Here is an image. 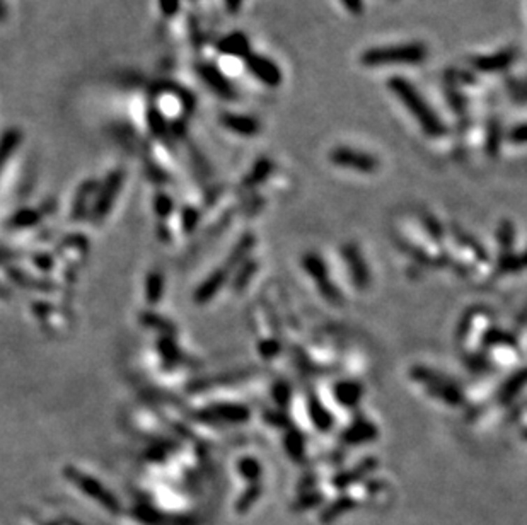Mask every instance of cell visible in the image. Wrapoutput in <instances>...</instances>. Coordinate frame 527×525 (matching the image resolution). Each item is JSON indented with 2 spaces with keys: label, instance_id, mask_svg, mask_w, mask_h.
Masks as SVG:
<instances>
[{
  "label": "cell",
  "instance_id": "cell-33",
  "mask_svg": "<svg viewBox=\"0 0 527 525\" xmlns=\"http://www.w3.org/2000/svg\"><path fill=\"white\" fill-rule=\"evenodd\" d=\"M424 225L433 239H442V234H444V230H442V225L439 222H437L435 217H430V215H427V217H425Z\"/></svg>",
  "mask_w": 527,
  "mask_h": 525
},
{
  "label": "cell",
  "instance_id": "cell-30",
  "mask_svg": "<svg viewBox=\"0 0 527 525\" xmlns=\"http://www.w3.org/2000/svg\"><path fill=\"white\" fill-rule=\"evenodd\" d=\"M502 126L493 125L490 130V137H488V150H490L491 156L498 152V147L502 144Z\"/></svg>",
  "mask_w": 527,
  "mask_h": 525
},
{
  "label": "cell",
  "instance_id": "cell-6",
  "mask_svg": "<svg viewBox=\"0 0 527 525\" xmlns=\"http://www.w3.org/2000/svg\"><path fill=\"white\" fill-rule=\"evenodd\" d=\"M196 72H198L200 79L203 80L205 86L210 89L214 94L219 96V98H222V99L236 98L234 86H232L231 80L224 75V72L220 71L217 65L208 64V61H201L198 67H196Z\"/></svg>",
  "mask_w": 527,
  "mask_h": 525
},
{
  "label": "cell",
  "instance_id": "cell-4",
  "mask_svg": "<svg viewBox=\"0 0 527 525\" xmlns=\"http://www.w3.org/2000/svg\"><path fill=\"white\" fill-rule=\"evenodd\" d=\"M329 161L338 168L352 169L362 175H374L379 169V159L369 152L354 149V147H335L329 152Z\"/></svg>",
  "mask_w": 527,
  "mask_h": 525
},
{
  "label": "cell",
  "instance_id": "cell-17",
  "mask_svg": "<svg viewBox=\"0 0 527 525\" xmlns=\"http://www.w3.org/2000/svg\"><path fill=\"white\" fill-rule=\"evenodd\" d=\"M271 171H273V162L263 157V159H259L257 164H254L253 171L246 176V179H244V186L253 188V186H257V184L263 183V181L271 175Z\"/></svg>",
  "mask_w": 527,
  "mask_h": 525
},
{
  "label": "cell",
  "instance_id": "cell-28",
  "mask_svg": "<svg viewBox=\"0 0 527 525\" xmlns=\"http://www.w3.org/2000/svg\"><path fill=\"white\" fill-rule=\"evenodd\" d=\"M239 473H243L246 478H258L259 473H261V467H259V462L257 459L251 457H244L241 462H239Z\"/></svg>",
  "mask_w": 527,
  "mask_h": 525
},
{
  "label": "cell",
  "instance_id": "cell-18",
  "mask_svg": "<svg viewBox=\"0 0 527 525\" xmlns=\"http://www.w3.org/2000/svg\"><path fill=\"white\" fill-rule=\"evenodd\" d=\"M285 449L294 461H301L305 452V438L299 430H289L285 435Z\"/></svg>",
  "mask_w": 527,
  "mask_h": 525
},
{
  "label": "cell",
  "instance_id": "cell-32",
  "mask_svg": "<svg viewBox=\"0 0 527 525\" xmlns=\"http://www.w3.org/2000/svg\"><path fill=\"white\" fill-rule=\"evenodd\" d=\"M265 422L273 424V427H277V428H285L290 424L289 418L285 416V413H280V411L265 413Z\"/></svg>",
  "mask_w": 527,
  "mask_h": 525
},
{
  "label": "cell",
  "instance_id": "cell-3",
  "mask_svg": "<svg viewBox=\"0 0 527 525\" xmlns=\"http://www.w3.org/2000/svg\"><path fill=\"white\" fill-rule=\"evenodd\" d=\"M412 377L414 380H420L427 385L428 394L440 399L442 403H447L449 406H459L464 403V396L461 389H457L447 377L433 372L427 367H413Z\"/></svg>",
  "mask_w": 527,
  "mask_h": 525
},
{
  "label": "cell",
  "instance_id": "cell-25",
  "mask_svg": "<svg viewBox=\"0 0 527 525\" xmlns=\"http://www.w3.org/2000/svg\"><path fill=\"white\" fill-rule=\"evenodd\" d=\"M79 481H80V486H82L84 491H87L89 495L94 496L96 500L101 501V503L108 505V507H115V503L111 501L110 495H108L106 491H103V489H101L98 485H94L96 481H89V480H79Z\"/></svg>",
  "mask_w": 527,
  "mask_h": 525
},
{
  "label": "cell",
  "instance_id": "cell-14",
  "mask_svg": "<svg viewBox=\"0 0 527 525\" xmlns=\"http://www.w3.org/2000/svg\"><path fill=\"white\" fill-rule=\"evenodd\" d=\"M217 50H219L222 55L244 59V57L250 53V40H247L246 34L236 31V33L224 36L222 40L219 41V45H217Z\"/></svg>",
  "mask_w": 527,
  "mask_h": 525
},
{
  "label": "cell",
  "instance_id": "cell-13",
  "mask_svg": "<svg viewBox=\"0 0 527 525\" xmlns=\"http://www.w3.org/2000/svg\"><path fill=\"white\" fill-rule=\"evenodd\" d=\"M229 272H231V269H229L227 266H224V268H219V269H215L214 273H210L207 280H205L203 283L196 288L195 302L205 304V302H208V300L214 299L217 293L220 292V288L226 285V281L229 278Z\"/></svg>",
  "mask_w": 527,
  "mask_h": 525
},
{
  "label": "cell",
  "instance_id": "cell-27",
  "mask_svg": "<svg viewBox=\"0 0 527 525\" xmlns=\"http://www.w3.org/2000/svg\"><path fill=\"white\" fill-rule=\"evenodd\" d=\"M317 287H319L321 295H323L324 299L328 300V302L340 304L343 300V297H342V293H340L338 287H336V285H333L331 280L324 281V283H319V285H317Z\"/></svg>",
  "mask_w": 527,
  "mask_h": 525
},
{
  "label": "cell",
  "instance_id": "cell-16",
  "mask_svg": "<svg viewBox=\"0 0 527 525\" xmlns=\"http://www.w3.org/2000/svg\"><path fill=\"white\" fill-rule=\"evenodd\" d=\"M302 268L305 269V273H308V275L311 276L317 285L324 283V281L329 280L326 262H324L323 258H321L317 253L305 254V256L302 258Z\"/></svg>",
  "mask_w": 527,
  "mask_h": 525
},
{
  "label": "cell",
  "instance_id": "cell-15",
  "mask_svg": "<svg viewBox=\"0 0 527 525\" xmlns=\"http://www.w3.org/2000/svg\"><path fill=\"white\" fill-rule=\"evenodd\" d=\"M308 409H309V416H311V422L314 427H316L317 431H323L326 434L333 428L335 424V420H333L331 413L328 411V408L317 399L316 396H311L308 401Z\"/></svg>",
  "mask_w": 527,
  "mask_h": 525
},
{
  "label": "cell",
  "instance_id": "cell-20",
  "mask_svg": "<svg viewBox=\"0 0 527 525\" xmlns=\"http://www.w3.org/2000/svg\"><path fill=\"white\" fill-rule=\"evenodd\" d=\"M524 384H526V374H524V370H521L517 376H514L512 379H509L505 382V385L502 387V392H500V403L509 404L510 401H512L514 397L522 391Z\"/></svg>",
  "mask_w": 527,
  "mask_h": 525
},
{
  "label": "cell",
  "instance_id": "cell-37",
  "mask_svg": "<svg viewBox=\"0 0 527 525\" xmlns=\"http://www.w3.org/2000/svg\"><path fill=\"white\" fill-rule=\"evenodd\" d=\"M159 7L164 15H174L180 10V0H159Z\"/></svg>",
  "mask_w": 527,
  "mask_h": 525
},
{
  "label": "cell",
  "instance_id": "cell-5",
  "mask_svg": "<svg viewBox=\"0 0 527 525\" xmlns=\"http://www.w3.org/2000/svg\"><path fill=\"white\" fill-rule=\"evenodd\" d=\"M243 60L247 72H250L254 79H258L259 82L265 84V86L278 87L282 84V80H284L280 67H278L273 60L268 59V57L250 52Z\"/></svg>",
  "mask_w": 527,
  "mask_h": 525
},
{
  "label": "cell",
  "instance_id": "cell-31",
  "mask_svg": "<svg viewBox=\"0 0 527 525\" xmlns=\"http://www.w3.org/2000/svg\"><path fill=\"white\" fill-rule=\"evenodd\" d=\"M198 222H200L198 210H195V208H185V214H183L185 230L192 232V230L198 225Z\"/></svg>",
  "mask_w": 527,
  "mask_h": 525
},
{
  "label": "cell",
  "instance_id": "cell-19",
  "mask_svg": "<svg viewBox=\"0 0 527 525\" xmlns=\"http://www.w3.org/2000/svg\"><path fill=\"white\" fill-rule=\"evenodd\" d=\"M257 244V239L253 237L251 234L244 235V237L241 239V241L238 242V246H236L234 251L231 253V256H229V262H227V268H234V266L241 265V261L246 260L247 253H250L251 249H253V246Z\"/></svg>",
  "mask_w": 527,
  "mask_h": 525
},
{
  "label": "cell",
  "instance_id": "cell-12",
  "mask_svg": "<svg viewBox=\"0 0 527 525\" xmlns=\"http://www.w3.org/2000/svg\"><path fill=\"white\" fill-rule=\"evenodd\" d=\"M363 394H366V389L355 380H340L333 385V396H335L336 403L348 409L359 406Z\"/></svg>",
  "mask_w": 527,
  "mask_h": 525
},
{
  "label": "cell",
  "instance_id": "cell-1",
  "mask_svg": "<svg viewBox=\"0 0 527 525\" xmlns=\"http://www.w3.org/2000/svg\"><path fill=\"white\" fill-rule=\"evenodd\" d=\"M387 89L393 92L394 96L401 101L403 106L410 111V114L417 119L421 130L428 135V137H442L445 133V125L442 123L439 114L435 113L430 104L425 101L424 96L420 94L417 87L410 82L408 79L403 77H391L387 80Z\"/></svg>",
  "mask_w": 527,
  "mask_h": 525
},
{
  "label": "cell",
  "instance_id": "cell-29",
  "mask_svg": "<svg viewBox=\"0 0 527 525\" xmlns=\"http://www.w3.org/2000/svg\"><path fill=\"white\" fill-rule=\"evenodd\" d=\"M259 355H261L263 358H266V360H270V358H275L278 353L282 351V345L277 341V339H265V341L259 343Z\"/></svg>",
  "mask_w": 527,
  "mask_h": 525
},
{
  "label": "cell",
  "instance_id": "cell-9",
  "mask_svg": "<svg viewBox=\"0 0 527 525\" xmlns=\"http://www.w3.org/2000/svg\"><path fill=\"white\" fill-rule=\"evenodd\" d=\"M222 126L239 137H257L261 131V125L257 118L250 114H238V113H222L220 117Z\"/></svg>",
  "mask_w": 527,
  "mask_h": 525
},
{
  "label": "cell",
  "instance_id": "cell-11",
  "mask_svg": "<svg viewBox=\"0 0 527 525\" xmlns=\"http://www.w3.org/2000/svg\"><path fill=\"white\" fill-rule=\"evenodd\" d=\"M515 57H517V52L514 48H507L502 50V52L493 53V55H483L478 57V59L472 60V65H475L476 71L479 72H500L509 68L510 65L514 64Z\"/></svg>",
  "mask_w": 527,
  "mask_h": 525
},
{
  "label": "cell",
  "instance_id": "cell-23",
  "mask_svg": "<svg viewBox=\"0 0 527 525\" xmlns=\"http://www.w3.org/2000/svg\"><path fill=\"white\" fill-rule=\"evenodd\" d=\"M257 269H258V261L250 260V261L243 262L241 268H239V272H238V275H236V278H234L236 290H243V288L247 285V281L251 280V276L257 273Z\"/></svg>",
  "mask_w": 527,
  "mask_h": 525
},
{
  "label": "cell",
  "instance_id": "cell-34",
  "mask_svg": "<svg viewBox=\"0 0 527 525\" xmlns=\"http://www.w3.org/2000/svg\"><path fill=\"white\" fill-rule=\"evenodd\" d=\"M149 288H150V299H152V300L161 299V295H162V276L161 275L150 276Z\"/></svg>",
  "mask_w": 527,
  "mask_h": 525
},
{
  "label": "cell",
  "instance_id": "cell-2",
  "mask_svg": "<svg viewBox=\"0 0 527 525\" xmlns=\"http://www.w3.org/2000/svg\"><path fill=\"white\" fill-rule=\"evenodd\" d=\"M428 57L427 45L412 41V43L375 46L360 55L363 67H398V65H421Z\"/></svg>",
  "mask_w": 527,
  "mask_h": 525
},
{
  "label": "cell",
  "instance_id": "cell-36",
  "mask_svg": "<svg viewBox=\"0 0 527 525\" xmlns=\"http://www.w3.org/2000/svg\"><path fill=\"white\" fill-rule=\"evenodd\" d=\"M509 138L512 144H517V145H522L526 142V125L524 123H519L515 128L510 131L509 133Z\"/></svg>",
  "mask_w": 527,
  "mask_h": 525
},
{
  "label": "cell",
  "instance_id": "cell-8",
  "mask_svg": "<svg viewBox=\"0 0 527 525\" xmlns=\"http://www.w3.org/2000/svg\"><path fill=\"white\" fill-rule=\"evenodd\" d=\"M343 258L347 261L348 269H350L352 276H354V283L359 288H367L370 283V273L367 268L366 260H363L362 253L355 244H347L343 248Z\"/></svg>",
  "mask_w": 527,
  "mask_h": 525
},
{
  "label": "cell",
  "instance_id": "cell-26",
  "mask_svg": "<svg viewBox=\"0 0 527 525\" xmlns=\"http://www.w3.org/2000/svg\"><path fill=\"white\" fill-rule=\"evenodd\" d=\"M273 399L275 403L278 404L280 408H287L290 404V399H292V389L287 382H277L273 387Z\"/></svg>",
  "mask_w": 527,
  "mask_h": 525
},
{
  "label": "cell",
  "instance_id": "cell-7",
  "mask_svg": "<svg viewBox=\"0 0 527 525\" xmlns=\"http://www.w3.org/2000/svg\"><path fill=\"white\" fill-rule=\"evenodd\" d=\"M203 418L214 420V422L244 423L251 418V411L243 404H214L205 409Z\"/></svg>",
  "mask_w": 527,
  "mask_h": 525
},
{
  "label": "cell",
  "instance_id": "cell-39",
  "mask_svg": "<svg viewBox=\"0 0 527 525\" xmlns=\"http://www.w3.org/2000/svg\"><path fill=\"white\" fill-rule=\"evenodd\" d=\"M224 3H226V9L229 10V13L238 14L239 10L243 9L244 0H224Z\"/></svg>",
  "mask_w": 527,
  "mask_h": 525
},
{
  "label": "cell",
  "instance_id": "cell-35",
  "mask_svg": "<svg viewBox=\"0 0 527 525\" xmlns=\"http://www.w3.org/2000/svg\"><path fill=\"white\" fill-rule=\"evenodd\" d=\"M340 2L343 3V7L348 10V13L354 15L363 14V10H366V3H363V0H340Z\"/></svg>",
  "mask_w": 527,
  "mask_h": 525
},
{
  "label": "cell",
  "instance_id": "cell-21",
  "mask_svg": "<svg viewBox=\"0 0 527 525\" xmlns=\"http://www.w3.org/2000/svg\"><path fill=\"white\" fill-rule=\"evenodd\" d=\"M375 464H377V461L375 459H366V461L360 462L359 466L355 467L354 471H350V473H345V474H340L338 478H336L335 481H338L340 486H345V485H350L352 481L355 480H360V478L367 476V474L370 473L372 469H374Z\"/></svg>",
  "mask_w": 527,
  "mask_h": 525
},
{
  "label": "cell",
  "instance_id": "cell-10",
  "mask_svg": "<svg viewBox=\"0 0 527 525\" xmlns=\"http://www.w3.org/2000/svg\"><path fill=\"white\" fill-rule=\"evenodd\" d=\"M377 437L379 430L374 423H370L369 420H356L343 430L342 442L348 443V445H362V443H369Z\"/></svg>",
  "mask_w": 527,
  "mask_h": 525
},
{
  "label": "cell",
  "instance_id": "cell-22",
  "mask_svg": "<svg viewBox=\"0 0 527 525\" xmlns=\"http://www.w3.org/2000/svg\"><path fill=\"white\" fill-rule=\"evenodd\" d=\"M522 268H524V260H522V256H519V254L512 253V251H507L498 261V269L503 273L521 272Z\"/></svg>",
  "mask_w": 527,
  "mask_h": 525
},
{
  "label": "cell",
  "instance_id": "cell-24",
  "mask_svg": "<svg viewBox=\"0 0 527 525\" xmlns=\"http://www.w3.org/2000/svg\"><path fill=\"white\" fill-rule=\"evenodd\" d=\"M497 241H498V244L503 248V251H505V253H507V251H510V248H512V244L515 241V227L509 222V220H505V222L500 223L498 232H497Z\"/></svg>",
  "mask_w": 527,
  "mask_h": 525
},
{
  "label": "cell",
  "instance_id": "cell-38",
  "mask_svg": "<svg viewBox=\"0 0 527 525\" xmlns=\"http://www.w3.org/2000/svg\"><path fill=\"white\" fill-rule=\"evenodd\" d=\"M171 207H173V202L168 198V196L162 195L161 198H159V205H157L159 210L157 212H161V215H168L169 212H171Z\"/></svg>",
  "mask_w": 527,
  "mask_h": 525
}]
</instances>
